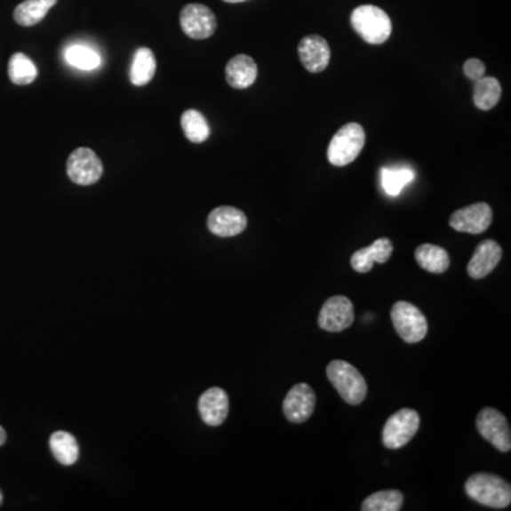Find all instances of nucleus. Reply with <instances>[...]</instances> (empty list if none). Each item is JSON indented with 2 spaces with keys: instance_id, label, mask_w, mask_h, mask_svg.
<instances>
[{
  "instance_id": "c756f323",
  "label": "nucleus",
  "mask_w": 511,
  "mask_h": 511,
  "mask_svg": "<svg viewBox=\"0 0 511 511\" xmlns=\"http://www.w3.org/2000/svg\"><path fill=\"white\" fill-rule=\"evenodd\" d=\"M40 4H43V6L47 7V9H52V7L54 6V4H57V0H39Z\"/></svg>"
},
{
  "instance_id": "7c9ffc66",
  "label": "nucleus",
  "mask_w": 511,
  "mask_h": 511,
  "mask_svg": "<svg viewBox=\"0 0 511 511\" xmlns=\"http://www.w3.org/2000/svg\"><path fill=\"white\" fill-rule=\"evenodd\" d=\"M4 442H6V432L4 427H0V446H4Z\"/></svg>"
},
{
  "instance_id": "f3484780",
  "label": "nucleus",
  "mask_w": 511,
  "mask_h": 511,
  "mask_svg": "<svg viewBox=\"0 0 511 511\" xmlns=\"http://www.w3.org/2000/svg\"><path fill=\"white\" fill-rule=\"evenodd\" d=\"M394 244L388 237L375 240L371 246L356 251L351 258V267L358 273H368L374 263H387L391 259Z\"/></svg>"
},
{
  "instance_id": "1a4fd4ad",
  "label": "nucleus",
  "mask_w": 511,
  "mask_h": 511,
  "mask_svg": "<svg viewBox=\"0 0 511 511\" xmlns=\"http://www.w3.org/2000/svg\"><path fill=\"white\" fill-rule=\"evenodd\" d=\"M355 320L353 301L346 296L330 297L318 315V327L328 332H341L353 325Z\"/></svg>"
},
{
  "instance_id": "a878e982",
  "label": "nucleus",
  "mask_w": 511,
  "mask_h": 511,
  "mask_svg": "<svg viewBox=\"0 0 511 511\" xmlns=\"http://www.w3.org/2000/svg\"><path fill=\"white\" fill-rule=\"evenodd\" d=\"M9 78L12 83L18 85H28L35 82L37 77V68L26 54L16 53L9 61Z\"/></svg>"
},
{
  "instance_id": "6e6552de",
  "label": "nucleus",
  "mask_w": 511,
  "mask_h": 511,
  "mask_svg": "<svg viewBox=\"0 0 511 511\" xmlns=\"http://www.w3.org/2000/svg\"><path fill=\"white\" fill-rule=\"evenodd\" d=\"M104 172L101 159L90 148H77L68 159V175L75 184L89 187L99 182Z\"/></svg>"
},
{
  "instance_id": "0eeeda50",
  "label": "nucleus",
  "mask_w": 511,
  "mask_h": 511,
  "mask_svg": "<svg viewBox=\"0 0 511 511\" xmlns=\"http://www.w3.org/2000/svg\"><path fill=\"white\" fill-rule=\"evenodd\" d=\"M476 427L479 434L494 449L507 453L511 451V430L506 416L494 408H483L477 415Z\"/></svg>"
},
{
  "instance_id": "412c9836",
  "label": "nucleus",
  "mask_w": 511,
  "mask_h": 511,
  "mask_svg": "<svg viewBox=\"0 0 511 511\" xmlns=\"http://www.w3.org/2000/svg\"><path fill=\"white\" fill-rule=\"evenodd\" d=\"M50 449L57 462L64 466L75 465L80 455L77 441L68 432H56L50 437Z\"/></svg>"
},
{
  "instance_id": "7ed1b4c3",
  "label": "nucleus",
  "mask_w": 511,
  "mask_h": 511,
  "mask_svg": "<svg viewBox=\"0 0 511 511\" xmlns=\"http://www.w3.org/2000/svg\"><path fill=\"white\" fill-rule=\"evenodd\" d=\"M351 26L370 44H382L391 37V19L387 12L374 4L356 7L351 14Z\"/></svg>"
},
{
  "instance_id": "4468645a",
  "label": "nucleus",
  "mask_w": 511,
  "mask_h": 511,
  "mask_svg": "<svg viewBox=\"0 0 511 511\" xmlns=\"http://www.w3.org/2000/svg\"><path fill=\"white\" fill-rule=\"evenodd\" d=\"M299 56L307 71L321 73L330 64L331 50L324 37L317 35L306 36L299 43Z\"/></svg>"
},
{
  "instance_id": "aec40b11",
  "label": "nucleus",
  "mask_w": 511,
  "mask_h": 511,
  "mask_svg": "<svg viewBox=\"0 0 511 511\" xmlns=\"http://www.w3.org/2000/svg\"><path fill=\"white\" fill-rule=\"evenodd\" d=\"M156 60L151 49L140 47L132 57L130 73L131 83L137 87L148 84L156 76Z\"/></svg>"
},
{
  "instance_id": "c85d7f7f",
  "label": "nucleus",
  "mask_w": 511,
  "mask_h": 511,
  "mask_svg": "<svg viewBox=\"0 0 511 511\" xmlns=\"http://www.w3.org/2000/svg\"><path fill=\"white\" fill-rule=\"evenodd\" d=\"M463 71H465L466 77L470 78L472 82H477L480 78L484 77L486 66L479 59H469L463 66Z\"/></svg>"
},
{
  "instance_id": "423d86ee",
  "label": "nucleus",
  "mask_w": 511,
  "mask_h": 511,
  "mask_svg": "<svg viewBox=\"0 0 511 511\" xmlns=\"http://www.w3.org/2000/svg\"><path fill=\"white\" fill-rule=\"evenodd\" d=\"M420 427L419 413L413 409L403 408L385 423L382 429V443L387 449H401L412 441Z\"/></svg>"
},
{
  "instance_id": "5701e85b",
  "label": "nucleus",
  "mask_w": 511,
  "mask_h": 511,
  "mask_svg": "<svg viewBox=\"0 0 511 511\" xmlns=\"http://www.w3.org/2000/svg\"><path fill=\"white\" fill-rule=\"evenodd\" d=\"M413 180L415 172L409 166H385L381 170V185L389 196H398Z\"/></svg>"
},
{
  "instance_id": "39448f33",
  "label": "nucleus",
  "mask_w": 511,
  "mask_h": 511,
  "mask_svg": "<svg viewBox=\"0 0 511 511\" xmlns=\"http://www.w3.org/2000/svg\"><path fill=\"white\" fill-rule=\"evenodd\" d=\"M391 320L399 337L408 344H416L427 337V320L422 311L408 301H396L391 308Z\"/></svg>"
},
{
  "instance_id": "b1692460",
  "label": "nucleus",
  "mask_w": 511,
  "mask_h": 511,
  "mask_svg": "<svg viewBox=\"0 0 511 511\" xmlns=\"http://www.w3.org/2000/svg\"><path fill=\"white\" fill-rule=\"evenodd\" d=\"M180 125L184 130L185 137L195 144L206 141L211 135L208 121L204 120V116L196 109L185 111L180 118Z\"/></svg>"
},
{
  "instance_id": "9b49d317",
  "label": "nucleus",
  "mask_w": 511,
  "mask_h": 511,
  "mask_svg": "<svg viewBox=\"0 0 511 511\" xmlns=\"http://www.w3.org/2000/svg\"><path fill=\"white\" fill-rule=\"evenodd\" d=\"M493 222V211L491 204L480 202L459 209L449 219V225L458 232L480 235L486 232Z\"/></svg>"
},
{
  "instance_id": "2eb2a0df",
  "label": "nucleus",
  "mask_w": 511,
  "mask_h": 511,
  "mask_svg": "<svg viewBox=\"0 0 511 511\" xmlns=\"http://www.w3.org/2000/svg\"><path fill=\"white\" fill-rule=\"evenodd\" d=\"M503 251L500 244L494 240H483L473 253L467 265V275L475 280L484 279L493 272L500 263Z\"/></svg>"
},
{
  "instance_id": "a211bd4d",
  "label": "nucleus",
  "mask_w": 511,
  "mask_h": 511,
  "mask_svg": "<svg viewBox=\"0 0 511 511\" xmlns=\"http://www.w3.org/2000/svg\"><path fill=\"white\" fill-rule=\"evenodd\" d=\"M258 78V64L246 54H239L230 59L226 66V80L230 87L244 90L253 85Z\"/></svg>"
},
{
  "instance_id": "f257e3e1",
  "label": "nucleus",
  "mask_w": 511,
  "mask_h": 511,
  "mask_svg": "<svg viewBox=\"0 0 511 511\" xmlns=\"http://www.w3.org/2000/svg\"><path fill=\"white\" fill-rule=\"evenodd\" d=\"M466 494L479 505L491 508H506L511 503V486L500 476L491 473H476L466 480Z\"/></svg>"
},
{
  "instance_id": "bb28decb",
  "label": "nucleus",
  "mask_w": 511,
  "mask_h": 511,
  "mask_svg": "<svg viewBox=\"0 0 511 511\" xmlns=\"http://www.w3.org/2000/svg\"><path fill=\"white\" fill-rule=\"evenodd\" d=\"M66 60L73 68L85 71L96 70L101 63V59H100L96 50L82 46V44L68 47L66 50Z\"/></svg>"
},
{
  "instance_id": "cd10ccee",
  "label": "nucleus",
  "mask_w": 511,
  "mask_h": 511,
  "mask_svg": "<svg viewBox=\"0 0 511 511\" xmlns=\"http://www.w3.org/2000/svg\"><path fill=\"white\" fill-rule=\"evenodd\" d=\"M49 9L43 6L39 0H25L14 9L13 18L18 25L30 28L46 18Z\"/></svg>"
},
{
  "instance_id": "6ab92c4d",
  "label": "nucleus",
  "mask_w": 511,
  "mask_h": 511,
  "mask_svg": "<svg viewBox=\"0 0 511 511\" xmlns=\"http://www.w3.org/2000/svg\"><path fill=\"white\" fill-rule=\"evenodd\" d=\"M415 259L419 267L435 275L446 272L451 266V258L443 247L436 244H420L415 251Z\"/></svg>"
},
{
  "instance_id": "f8f14e48",
  "label": "nucleus",
  "mask_w": 511,
  "mask_h": 511,
  "mask_svg": "<svg viewBox=\"0 0 511 511\" xmlns=\"http://www.w3.org/2000/svg\"><path fill=\"white\" fill-rule=\"evenodd\" d=\"M315 401V392L310 385L301 382L287 392L283 403V412L289 422L304 423L313 415Z\"/></svg>"
},
{
  "instance_id": "2f4dec72",
  "label": "nucleus",
  "mask_w": 511,
  "mask_h": 511,
  "mask_svg": "<svg viewBox=\"0 0 511 511\" xmlns=\"http://www.w3.org/2000/svg\"><path fill=\"white\" fill-rule=\"evenodd\" d=\"M226 4H242V2H246V0H223Z\"/></svg>"
},
{
  "instance_id": "ddd939ff",
  "label": "nucleus",
  "mask_w": 511,
  "mask_h": 511,
  "mask_svg": "<svg viewBox=\"0 0 511 511\" xmlns=\"http://www.w3.org/2000/svg\"><path fill=\"white\" fill-rule=\"evenodd\" d=\"M246 226V215L233 206H219L208 216V229L219 237L237 236Z\"/></svg>"
},
{
  "instance_id": "20e7f679",
  "label": "nucleus",
  "mask_w": 511,
  "mask_h": 511,
  "mask_svg": "<svg viewBox=\"0 0 511 511\" xmlns=\"http://www.w3.org/2000/svg\"><path fill=\"white\" fill-rule=\"evenodd\" d=\"M365 145V131L360 124L349 123L339 128L328 145L327 158L334 166L354 163Z\"/></svg>"
},
{
  "instance_id": "393cba45",
  "label": "nucleus",
  "mask_w": 511,
  "mask_h": 511,
  "mask_svg": "<svg viewBox=\"0 0 511 511\" xmlns=\"http://www.w3.org/2000/svg\"><path fill=\"white\" fill-rule=\"evenodd\" d=\"M403 506V494L399 491H381L370 494L361 505L363 511H399Z\"/></svg>"
},
{
  "instance_id": "473e14b6",
  "label": "nucleus",
  "mask_w": 511,
  "mask_h": 511,
  "mask_svg": "<svg viewBox=\"0 0 511 511\" xmlns=\"http://www.w3.org/2000/svg\"><path fill=\"white\" fill-rule=\"evenodd\" d=\"M2 501H4V494L0 491V506H2Z\"/></svg>"
},
{
  "instance_id": "4be33fe9",
  "label": "nucleus",
  "mask_w": 511,
  "mask_h": 511,
  "mask_svg": "<svg viewBox=\"0 0 511 511\" xmlns=\"http://www.w3.org/2000/svg\"><path fill=\"white\" fill-rule=\"evenodd\" d=\"M501 97V85L498 78L482 77L475 82L473 87V102L475 106L483 111L498 106Z\"/></svg>"
},
{
  "instance_id": "9d476101",
  "label": "nucleus",
  "mask_w": 511,
  "mask_h": 511,
  "mask_svg": "<svg viewBox=\"0 0 511 511\" xmlns=\"http://www.w3.org/2000/svg\"><path fill=\"white\" fill-rule=\"evenodd\" d=\"M180 28L188 37L204 40L216 32L218 21L215 14L208 6L201 4H191L180 12Z\"/></svg>"
},
{
  "instance_id": "f03ea898",
  "label": "nucleus",
  "mask_w": 511,
  "mask_h": 511,
  "mask_svg": "<svg viewBox=\"0 0 511 511\" xmlns=\"http://www.w3.org/2000/svg\"><path fill=\"white\" fill-rule=\"evenodd\" d=\"M327 377L339 396L349 405H360L367 398L365 378L347 361L334 360L328 363Z\"/></svg>"
},
{
  "instance_id": "dca6fc26",
  "label": "nucleus",
  "mask_w": 511,
  "mask_h": 511,
  "mask_svg": "<svg viewBox=\"0 0 511 511\" xmlns=\"http://www.w3.org/2000/svg\"><path fill=\"white\" fill-rule=\"evenodd\" d=\"M198 408L202 420L206 425L220 427L229 413V396L223 389H208L199 398Z\"/></svg>"
}]
</instances>
